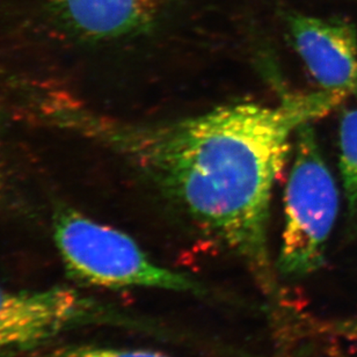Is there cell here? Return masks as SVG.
<instances>
[{
    "label": "cell",
    "mask_w": 357,
    "mask_h": 357,
    "mask_svg": "<svg viewBox=\"0 0 357 357\" xmlns=\"http://www.w3.org/2000/svg\"><path fill=\"white\" fill-rule=\"evenodd\" d=\"M340 173L348 220L357 229V107L344 110L340 121Z\"/></svg>",
    "instance_id": "52a82bcc"
},
{
    "label": "cell",
    "mask_w": 357,
    "mask_h": 357,
    "mask_svg": "<svg viewBox=\"0 0 357 357\" xmlns=\"http://www.w3.org/2000/svg\"><path fill=\"white\" fill-rule=\"evenodd\" d=\"M348 94L320 89L274 106L243 102L196 116L132 123L85 114L84 131L120 153L196 227L244 262L267 294L278 292L268 246L275 182L290 138Z\"/></svg>",
    "instance_id": "6da1fadb"
},
{
    "label": "cell",
    "mask_w": 357,
    "mask_h": 357,
    "mask_svg": "<svg viewBox=\"0 0 357 357\" xmlns=\"http://www.w3.org/2000/svg\"><path fill=\"white\" fill-rule=\"evenodd\" d=\"M164 0H56L59 15L82 38L108 40L148 28Z\"/></svg>",
    "instance_id": "8992f818"
},
{
    "label": "cell",
    "mask_w": 357,
    "mask_h": 357,
    "mask_svg": "<svg viewBox=\"0 0 357 357\" xmlns=\"http://www.w3.org/2000/svg\"><path fill=\"white\" fill-rule=\"evenodd\" d=\"M56 357H169L148 351H129L99 347H70L56 353Z\"/></svg>",
    "instance_id": "ba28073f"
},
{
    "label": "cell",
    "mask_w": 357,
    "mask_h": 357,
    "mask_svg": "<svg viewBox=\"0 0 357 357\" xmlns=\"http://www.w3.org/2000/svg\"><path fill=\"white\" fill-rule=\"evenodd\" d=\"M54 239L70 278L106 289L152 288L202 295L195 278L152 261L128 234L69 206L54 215Z\"/></svg>",
    "instance_id": "7a4b0ae2"
},
{
    "label": "cell",
    "mask_w": 357,
    "mask_h": 357,
    "mask_svg": "<svg viewBox=\"0 0 357 357\" xmlns=\"http://www.w3.org/2000/svg\"><path fill=\"white\" fill-rule=\"evenodd\" d=\"M330 330L337 335L357 341V318L337 320L335 323L331 324Z\"/></svg>",
    "instance_id": "9c48e42d"
},
{
    "label": "cell",
    "mask_w": 357,
    "mask_h": 357,
    "mask_svg": "<svg viewBox=\"0 0 357 357\" xmlns=\"http://www.w3.org/2000/svg\"><path fill=\"white\" fill-rule=\"evenodd\" d=\"M284 203V229L276 267L287 278H304L323 267L339 211L337 183L311 123L296 131Z\"/></svg>",
    "instance_id": "3957f363"
},
{
    "label": "cell",
    "mask_w": 357,
    "mask_h": 357,
    "mask_svg": "<svg viewBox=\"0 0 357 357\" xmlns=\"http://www.w3.org/2000/svg\"><path fill=\"white\" fill-rule=\"evenodd\" d=\"M285 26L292 47L320 89L357 94V31L340 17L288 12Z\"/></svg>",
    "instance_id": "5b68a950"
},
{
    "label": "cell",
    "mask_w": 357,
    "mask_h": 357,
    "mask_svg": "<svg viewBox=\"0 0 357 357\" xmlns=\"http://www.w3.org/2000/svg\"><path fill=\"white\" fill-rule=\"evenodd\" d=\"M135 327L130 317L68 287L14 291L0 285V357L36 351L80 327Z\"/></svg>",
    "instance_id": "277c9868"
}]
</instances>
